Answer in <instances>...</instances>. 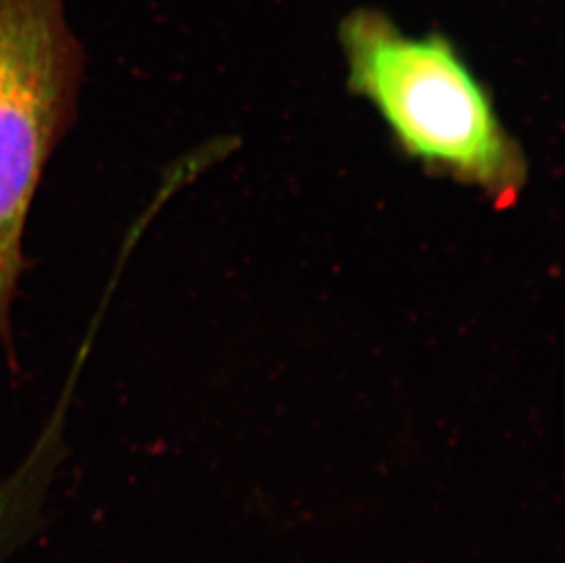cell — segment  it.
Masks as SVG:
<instances>
[{"instance_id": "cell-1", "label": "cell", "mask_w": 565, "mask_h": 563, "mask_svg": "<svg viewBox=\"0 0 565 563\" xmlns=\"http://www.w3.org/2000/svg\"><path fill=\"white\" fill-rule=\"evenodd\" d=\"M341 44L350 88L374 105L406 155L500 205L516 200L527 176L522 150L448 39L412 38L381 11L359 10L342 22Z\"/></svg>"}, {"instance_id": "cell-2", "label": "cell", "mask_w": 565, "mask_h": 563, "mask_svg": "<svg viewBox=\"0 0 565 563\" xmlns=\"http://www.w3.org/2000/svg\"><path fill=\"white\" fill-rule=\"evenodd\" d=\"M85 64L64 0H0V348L13 370L28 214L77 117Z\"/></svg>"}]
</instances>
